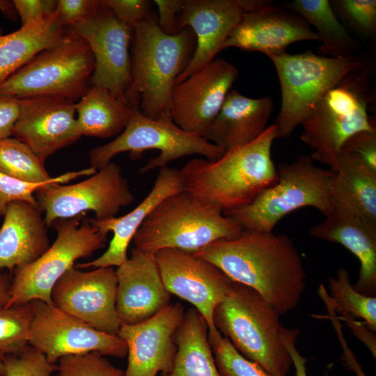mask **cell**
<instances>
[{"instance_id": "e575fe53", "label": "cell", "mask_w": 376, "mask_h": 376, "mask_svg": "<svg viewBox=\"0 0 376 376\" xmlns=\"http://www.w3.org/2000/svg\"><path fill=\"white\" fill-rule=\"evenodd\" d=\"M207 336L221 376H274L243 357L216 327L208 330Z\"/></svg>"}, {"instance_id": "4dcf8cb0", "label": "cell", "mask_w": 376, "mask_h": 376, "mask_svg": "<svg viewBox=\"0 0 376 376\" xmlns=\"http://www.w3.org/2000/svg\"><path fill=\"white\" fill-rule=\"evenodd\" d=\"M316 29L320 44L317 54L336 58H352L360 43L340 24L328 0H293L283 3Z\"/></svg>"}, {"instance_id": "681fc988", "label": "cell", "mask_w": 376, "mask_h": 376, "mask_svg": "<svg viewBox=\"0 0 376 376\" xmlns=\"http://www.w3.org/2000/svg\"><path fill=\"white\" fill-rule=\"evenodd\" d=\"M343 360L346 365V368L354 371L357 376H366L353 353L346 354L343 357Z\"/></svg>"}, {"instance_id": "836d02e7", "label": "cell", "mask_w": 376, "mask_h": 376, "mask_svg": "<svg viewBox=\"0 0 376 376\" xmlns=\"http://www.w3.org/2000/svg\"><path fill=\"white\" fill-rule=\"evenodd\" d=\"M33 313L32 301L0 308V352L18 354L29 345Z\"/></svg>"}, {"instance_id": "7bdbcfd3", "label": "cell", "mask_w": 376, "mask_h": 376, "mask_svg": "<svg viewBox=\"0 0 376 376\" xmlns=\"http://www.w3.org/2000/svg\"><path fill=\"white\" fill-rule=\"evenodd\" d=\"M13 3L22 26L49 17L56 8V1L53 0H14Z\"/></svg>"}, {"instance_id": "bcb514c9", "label": "cell", "mask_w": 376, "mask_h": 376, "mask_svg": "<svg viewBox=\"0 0 376 376\" xmlns=\"http://www.w3.org/2000/svg\"><path fill=\"white\" fill-rule=\"evenodd\" d=\"M299 334L300 330L297 328L290 329L283 326L281 328V338L292 359L295 376H308L306 366L307 359L299 354L296 347Z\"/></svg>"}, {"instance_id": "d590c367", "label": "cell", "mask_w": 376, "mask_h": 376, "mask_svg": "<svg viewBox=\"0 0 376 376\" xmlns=\"http://www.w3.org/2000/svg\"><path fill=\"white\" fill-rule=\"evenodd\" d=\"M96 169L90 166L79 171H69L54 177L49 182L33 183L22 181L0 172V215L3 216L8 205L14 201H25L38 205L36 192L51 184H65L80 176H90Z\"/></svg>"}, {"instance_id": "ba28073f", "label": "cell", "mask_w": 376, "mask_h": 376, "mask_svg": "<svg viewBox=\"0 0 376 376\" xmlns=\"http://www.w3.org/2000/svg\"><path fill=\"white\" fill-rule=\"evenodd\" d=\"M277 180L253 201L242 207L224 212L243 230L272 232L288 214L312 207L324 217L331 212L329 193L332 170L315 166L310 155H302L291 163L280 164Z\"/></svg>"}, {"instance_id": "f35d334b", "label": "cell", "mask_w": 376, "mask_h": 376, "mask_svg": "<svg viewBox=\"0 0 376 376\" xmlns=\"http://www.w3.org/2000/svg\"><path fill=\"white\" fill-rule=\"evenodd\" d=\"M3 376H51L57 365L49 363L45 356L28 345L21 352L4 354Z\"/></svg>"}, {"instance_id": "d6a6232c", "label": "cell", "mask_w": 376, "mask_h": 376, "mask_svg": "<svg viewBox=\"0 0 376 376\" xmlns=\"http://www.w3.org/2000/svg\"><path fill=\"white\" fill-rule=\"evenodd\" d=\"M0 172L33 183L49 182L54 178L27 145L11 136L0 139Z\"/></svg>"}, {"instance_id": "30bf717a", "label": "cell", "mask_w": 376, "mask_h": 376, "mask_svg": "<svg viewBox=\"0 0 376 376\" xmlns=\"http://www.w3.org/2000/svg\"><path fill=\"white\" fill-rule=\"evenodd\" d=\"M279 80L281 106L274 123L278 138L289 137L318 102L360 64L357 57L336 58L312 51L272 56Z\"/></svg>"}, {"instance_id": "8d00e7d4", "label": "cell", "mask_w": 376, "mask_h": 376, "mask_svg": "<svg viewBox=\"0 0 376 376\" xmlns=\"http://www.w3.org/2000/svg\"><path fill=\"white\" fill-rule=\"evenodd\" d=\"M329 1L336 16L355 32L365 38H373L375 36V0H331Z\"/></svg>"}, {"instance_id": "ffe728a7", "label": "cell", "mask_w": 376, "mask_h": 376, "mask_svg": "<svg viewBox=\"0 0 376 376\" xmlns=\"http://www.w3.org/2000/svg\"><path fill=\"white\" fill-rule=\"evenodd\" d=\"M116 307L121 324L145 321L171 303L154 253L131 250L130 257L117 267Z\"/></svg>"}, {"instance_id": "f1b7e54d", "label": "cell", "mask_w": 376, "mask_h": 376, "mask_svg": "<svg viewBox=\"0 0 376 376\" xmlns=\"http://www.w3.org/2000/svg\"><path fill=\"white\" fill-rule=\"evenodd\" d=\"M208 326L195 308L185 312L175 331L173 363L166 376H221L208 340Z\"/></svg>"}, {"instance_id": "c3c4849f", "label": "cell", "mask_w": 376, "mask_h": 376, "mask_svg": "<svg viewBox=\"0 0 376 376\" xmlns=\"http://www.w3.org/2000/svg\"><path fill=\"white\" fill-rule=\"evenodd\" d=\"M10 284L8 276L0 274V308H5L8 302Z\"/></svg>"}, {"instance_id": "7c38bea8", "label": "cell", "mask_w": 376, "mask_h": 376, "mask_svg": "<svg viewBox=\"0 0 376 376\" xmlns=\"http://www.w3.org/2000/svg\"><path fill=\"white\" fill-rule=\"evenodd\" d=\"M35 198L47 227L57 219L88 211L95 213L97 221L107 220L134 201L121 168L112 162L79 182L47 185L36 192Z\"/></svg>"}, {"instance_id": "1f68e13d", "label": "cell", "mask_w": 376, "mask_h": 376, "mask_svg": "<svg viewBox=\"0 0 376 376\" xmlns=\"http://www.w3.org/2000/svg\"><path fill=\"white\" fill-rule=\"evenodd\" d=\"M330 298L335 313L352 319L361 318L367 327L376 331V297L363 295L351 284L346 269L340 267L336 278H329Z\"/></svg>"}, {"instance_id": "277c9868", "label": "cell", "mask_w": 376, "mask_h": 376, "mask_svg": "<svg viewBox=\"0 0 376 376\" xmlns=\"http://www.w3.org/2000/svg\"><path fill=\"white\" fill-rule=\"evenodd\" d=\"M243 230L221 209L183 190L160 202L132 241L134 247L148 252L177 249L194 253L214 242L237 237Z\"/></svg>"}, {"instance_id": "f5cc1de1", "label": "cell", "mask_w": 376, "mask_h": 376, "mask_svg": "<svg viewBox=\"0 0 376 376\" xmlns=\"http://www.w3.org/2000/svg\"><path fill=\"white\" fill-rule=\"evenodd\" d=\"M0 217H1V215H0Z\"/></svg>"}, {"instance_id": "4316f807", "label": "cell", "mask_w": 376, "mask_h": 376, "mask_svg": "<svg viewBox=\"0 0 376 376\" xmlns=\"http://www.w3.org/2000/svg\"><path fill=\"white\" fill-rule=\"evenodd\" d=\"M329 184L333 209L376 223V172L357 158L340 152Z\"/></svg>"}, {"instance_id": "83f0119b", "label": "cell", "mask_w": 376, "mask_h": 376, "mask_svg": "<svg viewBox=\"0 0 376 376\" xmlns=\"http://www.w3.org/2000/svg\"><path fill=\"white\" fill-rule=\"evenodd\" d=\"M68 29L55 12L13 33L2 35L0 31V84L37 54L58 43Z\"/></svg>"}, {"instance_id": "5bb4252c", "label": "cell", "mask_w": 376, "mask_h": 376, "mask_svg": "<svg viewBox=\"0 0 376 376\" xmlns=\"http://www.w3.org/2000/svg\"><path fill=\"white\" fill-rule=\"evenodd\" d=\"M117 278L113 267L67 270L54 285L53 304L94 329L117 335L121 325L116 307Z\"/></svg>"}, {"instance_id": "ab89813d", "label": "cell", "mask_w": 376, "mask_h": 376, "mask_svg": "<svg viewBox=\"0 0 376 376\" xmlns=\"http://www.w3.org/2000/svg\"><path fill=\"white\" fill-rule=\"evenodd\" d=\"M101 3L132 29L153 15L152 3L148 0H102Z\"/></svg>"}, {"instance_id": "7dc6e473", "label": "cell", "mask_w": 376, "mask_h": 376, "mask_svg": "<svg viewBox=\"0 0 376 376\" xmlns=\"http://www.w3.org/2000/svg\"><path fill=\"white\" fill-rule=\"evenodd\" d=\"M337 318L343 320L347 324L356 336L366 345L373 357H375L376 345L375 332L370 331L364 322L357 321L355 319L346 317H337Z\"/></svg>"}, {"instance_id": "52a82bcc", "label": "cell", "mask_w": 376, "mask_h": 376, "mask_svg": "<svg viewBox=\"0 0 376 376\" xmlns=\"http://www.w3.org/2000/svg\"><path fill=\"white\" fill-rule=\"evenodd\" d=\"M95 68L86 42L70 28L62 40L29 61L0 84V95L18 100L54 97L77 102L91 86Z\"/></svg>"}, {"instance_id": "ee69618b", "label": "cell", "mask_w": 376, "mask_h": 376, "mask_svg": "<svg viewBox=\"0 0 376 376\" xmlns=\"http://www.w3.org/2000/svg\"><path fill=\"white\" fill-rule=\"evenodd\" d=\"M153 2L158 9L157 25L162 31L167 35L179 32L178 18L185 0H154Z\"/></svg>"}, {"instance_id": "816d5d0a", "label": "cell", "mask_w": 376, "mask_h": 376, "mask_svg": "<svg viewBox=\"0 0 376 376\" xmlns=\"http://www.w3.org/2000/svg\"><path fill=\"white\" fill-rule=\"evenodd\" d=\"M3 357L4 354L0 352V376H3L6 373Z\"/></svg>"}, {"instance_id": "d6986e66", "label": "cell", "mask_w": 376, "mask_h": 376, "mask_svg": "<svg viewBox=\"0 0 376 376\" xmlns=\"http://www.w3.org/2000/svg\"><path fill=\"white\" fill-rule=\"evenodd\" d=\"M20 113L13 136L27 145L43 162L80 136L75 102L54 97L19 100Z\"/></svg>"}, {"instance_id": "6da1fadb", "label": "cell", "mask_w": 376, "mask_h": 376, "mask_svg": "<svg viewBox=\"0 0 376 376\" xmlns=\"http://www.w3.org/2000/svg\"><path fill=\"white\" fill-rule=\"evenodd\" d=\"M191 253L234 282L256 290L281 315L297 306L306 288L302 258L285 234L244 230L237 237L214 242Z\"/></svg>"}, {"instance_id": "f6af8a7d", "label": "cell", "mask_w": 376, "mask_h": 376, "mask_svg": "<svg viewBox=\"0 0 376 376\" xmlns=\"http://www.w3.org/2000/svg\"><path fill=\"white\" fill-rule=\"evenodd\" d=\"M19 113V100L0 95V139L13 136V130Z\"/></svg>"}, {"instance_id": "cb8c5ba5", "label": "cell", "mask_w": 376, "mask_h": 376, "mask_svg": "<svg viewBox=\"0 0 376 376\" xmlns=\"http://www.w3.org/2000/svg\"><path fill=\"white\" fill-rule=\"evenodd\" d=\"M315 238L340 244L359 260V275L352 285L358 292L375 297L376 223L354 214L333 209L324 221L312 226Z\"/></svg>"}, {"instance_id": "f546056e", "label": "cell", "mask_w": 376, "mask_h": 376, "mask_svg": "<svg viewBox=\"0 0 376 376\" xmlns=\"http://www.w3.org/2000/svg\"><path fill=\"white\" fill-rule=\"evenodd\" d=\"M75 105L80 136L101 139L118 136L133 110L108 89L97 86H91Z\"/></svg>"}, {"instance_id": "603a6c76", "label": "cell", "mask_w": 376, "mask_h": 376, "mask_svg": "<svg viewBox=\"0 0 376 376\" xmlns=\"http://www.w3.org/2000/svg\"><path fill=\"white\" fill-rule=\"evenodd\" d=\"M180 169L160 168L148 195L127 214L104 221L93 219L94 224L104 234L113 233L107 249L97 258L78 263L77 268L118 267L128 258L127 249L136 231L152 210L164 199L183 191Z\"/></svg>"}, {"instance_id": "74e56055", "label": "cell", "mask_w": 376, "mask_h": 376, "mask_svg": "<svg viewBox=\"0 0 376 376\" xmlns=\"http://www.w3.org/2000/svg\"><path fill=\"white\" fill-rule=\"evenodd\" d=\"M56 365V376H124L121 369L97 352L67 355Z\"/></svg>"}, {"instance_id": "5b68a950", "label": "cell", "mask_w": 376, "mask_h": 376, "mask_svg": "<svg viewBox=\"0 0 376 376\" xmlns=\"http://www.w3.org/2000/svg\"><path fill=\"white\" fill-rule=\"evenodd\" d=\"M280 316L256 290L233 281L213 323L243 357L274 376H288L292 361L281 338Z\"/></svg>"}, {"instance_id": "8992f818", "label": "cell", "mask_w": 376, "mask_h": 376, "mask_svg": "<svg viewBox=\"0 0 376 376\" xmlns=\"http://www.w3.org/2000/svg\"><path fill=\"white\" fill-rule=\"evenodd\" d=\"M370 82V67L361 61L318 102L302 122L300 139L313 150L310 157L314 162L332 169L348 138L361 131L376 129L375 120L368 115L373 100Z\"/></svg>"}, {"instance_id": "60d3db41", "label": "cell", "mask_w": 376, "mask_h": 376, "mask_svg": "<svg viewBox=\"0 0 376 376\" xmlns=\"http://www.w3.org/2000/svg\"><path fill=\"white\" fill-rule=\"evenodd\" d=\"M340 152L353 156L376 172V129L355 133L343 143Z\"/></svg>"}, {"instance_id": "7a4b0ae2", "label": "cell", "mask_w": 376, "mask_h": 376, "mask_svg": "<svg viewBox=\"0 0 376 376\" xmlns=\"http://www.w3.org/2000/svg\"><path fill=\"white\" fill-rule=\"evenodd\" d=\"M278 138L274 124L253 141L224 152L216 161L194 158L180 169L185 191L224 212L253 201L277 180L271 150Z\"/></svg>"}, {"instance_id": "44dd1931", "label": "cell", "mask_w": 376, "mask_h": 376, "mask_svg": "<svg viewBox=\"0 0 376 376\" xmlns=\"http://www.w3.org/2000/svg\"><path fill=\"white\" fill-rule=\"evenodd\" d=\"M304 40L320 39L301 16L271 3L244 13L226 40L224 49L235 47L268 57L277 56L287 53L290 45Z\"/></svg>"}, {"instance_id": "d4e9b609", "label": "cell", "mask_w": 376, "mask_h": 376, "mask_svg": "<svg viewBox=\"0 0 376 376\" xmlns=\"http://www.w3.org/2000/svg\"><path fill=\"white\" fill-rule=\"evenodd\" d=\"M38 205L14 201L8 205L0 228V269L13 272L31 264L50 246L47 226Z\"/></svg>"}, {"instance_id": "484cf974", "label": "cell", "mask_w": 376, "mask_h": 376, "mask_svg": "<svg viewBox=\"0 0 376 376\" xmlns=\"http://www.w3.org/2000/svg\"><path fill=\"white\" fill-rule=\"evenodd\" d=\"M272 98H251L230 89L203 138L226 152L261 135L273 110Z\"/></svg>"}, {"instance_id": "9c48e42d", "label": "cell", "mask_w": 376, "mask_h": 376, "mask_svg": "<svg viewBox=\"0 0 376 376\" xmlns=\"http://www.w3.org/2000/svg\"><path fill=\"white\" fill-rule=\"evenodd\" d=\"M86 214L57 219L51 224L56 232L55 241L36 261L14 269L5 308L33 300L54 305L51 292L57 281L77 260L105 247L107 235Z\"/></svg>"}, {"instance_id": "3957f363", "label": "cell", "mask_w": 376, "mask_h": 376, "mask_svg": "<svg viewBox=\"0 0 376 376\" xmlns=\"http://www.w3.org/2000/svg\"><path fill=\"white\" fill-rule=\"evenodd\" d=\"M132 80L126 103L153 120H172L171 98L177 78L190 63L196 37L189 27L167 35L152 15L132 29Z\"/></svg>"}, {"instance_id": "b9f144b4", "label": "cell", "mask_w": 376, "mask_h": 376, "mask_svg": "<svg viewBox=\"0 0 376 376\" xmlns=\"http://www.w3.org/2000/svg\"><path fill=\"white\" fill-rule=\"evenodd\" d=\"M101 7L97 0H58L56 13L62 24L70 27L95 14Z\"/></svg>"}, {"instance_id": "7402d4cb", "label": "cell", "mask_w": 376, "mask_h": 376, "mask_svg": "<svg viewBox=\"0 0 376 376\" xmlns=\"http://www.w3.org/2000/svg\"><path fill=\"white\" fill-rule=\"evenodd\" d=\"M244 13L241 0H185L178 27L190 28L196 42L193 57L175 84L214 59Z\"/></svg>"}, {"instance_id": "f907efd6", "label": "cell", "mask_w": 376, "mask_h": 376, "mask_svg": "<svg viewBox=\"0 0 376 376\" xmlns=\"http://www.w3.org/2000/svg\"><path fill=\"white\" fill-rule=\"evenodd\" d=\"M0 11L8 18L16 17L17 12L13 1L0 0Z\"/></svg>"}, {"instance_id": "4fadbf2b", "label": "cell", "mask_w": 376, "mask_h": 376, "mask_svg": "<svg viewBox=\"0 0 376 376\" xmlns=\"http://www.w3.org/2000/svg\"><path fill=\"white\" fill-rule=\"evenodd\" d=\"M33 318L29 345L56 364L63 357L97 352L104 356L125 357V342L117 335L100 331L54 305L33 300Z\"/></svg>"}, {"instance_id": "9a60e30c", "label": "cell", "mask_w": 376, "mask_h": 376, "mask_svg": "<svg viewBox=\"0 0 376 376\" xmlns=\"http://www.w3.org/2000/svg\"><path fill=\"white\" fill-rule=\"evenodd\" d=\"M69 28L86 42L93 53L91 86L105 88L126 102L125 95L132 80L129 47L132 29L102 3L95 14Z\"/></svg>"}, {"instance_id": "8fae6325", "label": "cell", "mask_w": 376, "mask_h": 376, "mask_svg": "<svg viewBox=\"0 0 376 376\" xmlns=\"http://www.w3.org/2000/svg\"><path fill=\"white\" fill-rule=\"evenodd\" d=\"M132 108L123 131L111 141L90 151V166L99 170L123 152H130L132 159H137L146 150H159L157 157L140 169L144 173L185 156L200 155L213 162L225 152L203 136L183 130L172 120H153L142 114L139 107Z\"/></svg>"}, {"instance_id": "e0dca14e", "label": "cell", "mask_w": 376, "mask_h": 376, "mask_svg": "<svg viewBox=\"0 0 376 376\" xmlns=\"http://www.w3.org/2000/svg\"><path fill=\"white\" fill-rule=\"evenodd\" d=\"M154 255L166 290L192 304L205 320L208 330L214 329V310L233 281L212 263L190 252L163 249Z\"/></svg>"}, {"instance_id": "2e32d148", "label": "cell", "mask_w": 376, "mask_h": 376, "mask_svg": "<svg viewBox=\"0 0 376 376\" xmlns=\"http://www.w3.org/2000/svg\"><path fill=\"white\" fill-rule=\"evenodd\" d=\"M238 69L224 58L214 59L173 87L172 120L183 130L204 136L237 77Z\"/></svg>"}, {"instance_id": "ac0fdd59", "label": "cell", "mask_w": 376, "mask_h": 376, "mask_svg": "<svg viewBox=\"0 0 376 376\" xmlns=\"http://www.w3.org/2000/svg\"><path fill=\"white\" fill-rule=\"evenodd\" d=\"M185 312L182 305L176 302L140 323L120 325L118 336L125 342L128 357L124 376L170 372L177 350L174 336Z\"/></svg>"}]
</instances>
